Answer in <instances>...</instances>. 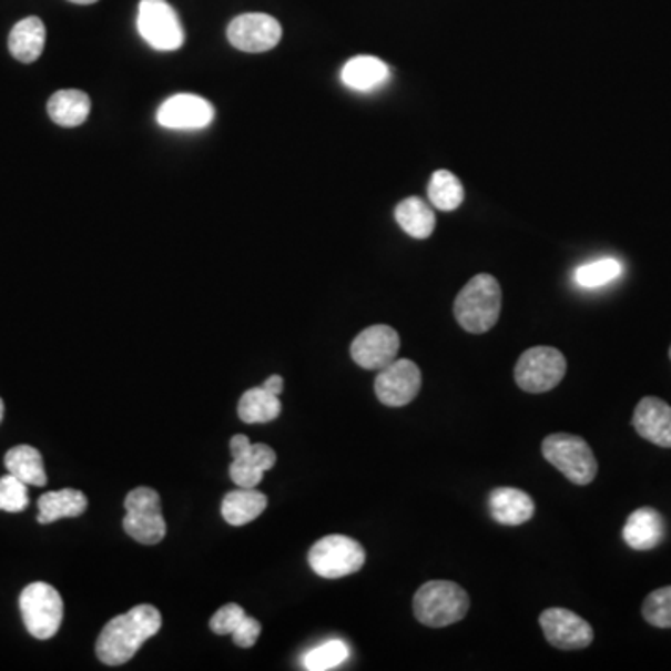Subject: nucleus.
<instances>
[{
    "label": "nucleus",
    "mask_w": 671,
    "mask_h": 671,
    "mask_svg": "<svg viewBox=\"0 0 671 671\" xmlns=\"http://www.w3.org/2000/svg\"><path fill=\"white\" fill-rule=\"evenodd\" d=\"M427 194H429L431 204L440 211L457 210L465 200V189H462L461 180L448 170H437L431 175Z\"/></svg>",
    "instance_id": "obj_26"
},
{
    "label": "nucleus",
    "mask_w": 671,
    "mask_h": 671,
    "mask_svg": "<svg viewBox=\"0 0 671 671\" xmlns=\"http://www.w3.org/2000/svg\"><path fill=\"white\" fill-rule=\"evenodd\" d=\"M45 38H48V32L40 18L21 19L10 32L8 48H10L13 59L23 64H32L43 53Z\"/></svg>",
    "instance_id": "obj_18"
},
{
    "label": "nucleus",
    "mask_w": 671,
    "mask_h": 671,
    "mask_svg": "<svg viewBox=\"0 0 671 671\" xmlns=\"http://www.w3.org/2000/svg\"><path fill=\"white\" fill-rule=\"evenodd\" d=\"M349 657V649L342 640H331L325 642L319 648L312 649L304 654V670L308 671H328L344 664Z\"/></svg>",
    "instance_id": "obj_27"
},
{
    "label": "nucleus",
    "mask_w": 671,
    "mask_h": 671,
    "mask_svg": "<svg viewBox=\"0 0 671 671\" xmlns=\"http://www.w3.org/2000/svg\"><path fill=\"white\" fill-rule=\"evenodd\" d=\"M262 386L265 390L271 392V394L281 396L282 390H284V379H282L281 375H271Z\"/></svg>",
    "instance_id": "obj_36"
},
{
    "label": "nucleus",
    "mask_w": 671,
    "mask_h": 671,
    "mask_svg": "<svg viewBox=\"0 0 671 671\" xmlns=\"http://www.w3.org/2000/svg\"><path fill=\"white\" fill-rule=\"evenodd\" d=\"M136 29L155 51H175L185 41L182 21L166 0H141Z\"/></svg>",
    "instance_id": "obj_9"
},
{
    "label": "nucleus",
    "mask_w": 671,
    "mask_h": 671,
    "mask_svg": "<svg viewBox=\"0 0 671 671\" xmlns=\"http://www.w3.org/2000/svg\"><path fill=\"white\" fill-rule=\"evenodd\" d=\"M312 571L323 578H344L363 569L366 550L363 545L347 536L323 537L308 555Z\"/></svg>",
    "instance_id": "obj_8"
},
{
    "label": "nucleus",
    "mask_w": 671,
    "mask_h": 671,
    "mask_svg": "<svg viewBox=\"0 0 671 671\" xmlns=\"http://www.w3.org/2000/svg\"><path fill=\"white\" fill-rule=\"evenodd\" d=\"M235 461L246 462L262 472H267L275 467L276 454L267 444H251L248 450L235 457Z\"/></svg>",
    "instance_id": "obj_32"
},
{
    "label": "nucleus",
    "mask_w": 671,
    "mask_h": 671,
    "mask_svg": "<svg viewBox=\"0 0 671 671\" xmlns=\"http://www.w3.org/2000/svg\"><path fill=\"white\" fill-rule=\"evenodd\" d=\"M664 537V520L653 508H640L631 514L623 528L624 543L634 550H651Z\"/></svg>",
    "instance_id": "obj_17"
},
{
    "label": "nucleus",
    "mask_w": 671,
    "mask_h": 671,
    "mask_svg": "<svg viewBox=\"0 0 671 671\" xmlns=\"http://www.w3.org/2000/svg\"><path fill=\"white\" fill-rule=\"evenodd\" d=\"M267 497L256 489H243L228 492L222 500V517L232 526H245L256 520L267 509Z\"/></svg>",
    "instance_id": "obj_21"
},
{
    "label": "nucleus",
    "mask_w": 671,
    "mask_h": 671,
    "mask_svg": "<svg viewBox=\"0 0 671 671\" xmlns=\"http://www.w3.org/2000/svg\"><path fill=\"white\" fill-rule=\"evenodd\" d=\"M632 426L649 443L660 448H671V407L659 397H643L638 403Z\"/></svg>",
    "instance_id": "obj_15"
},
{
    "label": "nucleus",
    "mask_w": 671,
    "mask_h": 671,
    "mask_svg": "<svg viewBox=\"0 0 671 671\" xmlns=\"http://www.w3.org/2000/svg\"><path fill=\"white\" fill-rule=\"evenodd\" d=\"M262 470L246 465V462L235 461L230 465V478L235 485H240L243 489H256L263 478Z\"/></svg>",
    "instance_id": "obj_33"
},
{
    "label": "nucleus",
    "mask_w": 671,
    "mask_h": 671,
    "mask_svg": "<svg viewBox=\"0 0 671 671\" xmlns=\"http://www.w3.org/2000/svg\"><path fill=\"white\" fill-rule=\"evenodd\" d=\"M502 309V289L497 278L476 275L462 287L454 304V314L467 333L485 334L495 327Z\"/></svg>",
    "instance_id": "obj_2"
},
{
    "label": "nucleus",
    "mask_w": 671,
    "mask_h": 671,
    "mask_svg": "<svg viewBox=\"0 0 671 671\" xmlns=\"http://www.w3.org/2000/svg\"><path fill=\"white\" fill-rule=\"evenodd\" d=\"M670 358H671V347H670Z\"/></svg>",
    "instance_id": "obj_39"
},
{
    "label": "nucleus",
    "mask_w": 671,
    "mask_h": 671,
    "mask_svg": "<svg viewBox=\"0 0 671 671\" xmlns=\"http://www.w3.org/2000/svg\"><path fill=\"white\" fill-rule=\"evenodd\" d=\"M73 4H81V7H88V4H95L98 0H70Z\"/></svg>",
    "instance_id": "obj_37"
},
{
    "label": "nucleus",
    "mask_w": 671,
    "mask_h": 671,
    "mask_svg": "<svg viewBox=\"0 0 671 671\" xmlns=\"http://www.w3.org/2000/svg\"><path fill=\"white\" fill-rule=\"evenodd\" d=\"M415 616L421 624L440 629L459 623L467 616L470 599L461 586L450 580H431L416 591Z\"/></svg>",
    "instance_id": "obj_3"
},
{
    "label": "nucleus",
    "mask_w": 671,
    "mask_h": 671,
    "mask_svg": "<svg viewBox=\"0 0 671 671\" xmlns=\"http://www.w3.org/2000/svg\"><path fill=\"white\" fill-rule=\"evenodd\" d=\"M643 619L659 629H671V586L651 591L642 607Z\"/></svg>",
    "instance_id": "obj_29"
},
{
    "label": "nucleus",
    "mask_w": 671,
    "mask_h": 671,
    "mask_svg": "<svg viewBox=\"0 0 671 671\" xmlns=\"http://www.w3.org/2000/svg\"><path fill=\"white\" fill-rule=\"evenodd\" d=\"M38 522L40 525H51L60 519H73L81 517L88 509V498L82 490L62 489L45 492L38 500Z\"/></svg>",
    "instance_id": "obj_19"
},
{
    "label": "nucleus",
    "mask_w": 671,
    "mask_h": 671,
    "mask_svg": "<svg viewBox=\"0 0 671 671\" xmlns=\"http://www.w3.org/2000/svg\"><path fill=\"white\" fill-rule=\"evenodd\" d=\"M163 627V618L152 604H139L128 613L112 618L101 631L95 653L103 664L120 665L133 659L142 643L155 637Z\"/></svg>",
    "instance_id": "obj_1"
},
{
    "label": "nucleus",
    "mask_w": 671,
    "mask_h": 671,
    "mask_svg": "<svg viewBox=\"0 0 671 671\" xmlns=\"http://www.w3.org/2000/svg\"><path fill=\"white\" fill-rule=\"evenodd\" d=\"M489 508L492 519L498 525L520 526L536 514V504L525 490L515 487H498L489 497Z\"/></svg>",
    "instance_id": "obj_16"
},
{
    "label": "nucleus",
    "mask_w": 671,
    "mask_h": 671,
    "mask_svg": "<svg viewBox=\"0 0 671 671\" xmlns=\"http://www.w3.org/2000/svg\"><path fill=\"white\" fill-rule=\"evenodd\" d=\"M621 271H623V267H621L618 260L604 257L599 262H591L578 267L575 278H577L580 286L593 289V287L607 286L608 282L616 281L621 275Z\"/></svg>",
    "instance_id": "obj_28"
},
{
    "label": "nucleus",
    "mask_w": 671,
    "mask_h": 671,
    "mask_svg": "<svg viewBox=\"0 0 671 671\" xmlns=\"http://www.w3.org/2000/svg\"><path fill=\"white\" fill-rule=\"evenodd\" d=\"M2 418H4V403L0 399V421H2Z\"/></svg>",
    "instance_id": "obj_38"
},
{
    "label": "nucleus",
    "mask_w": 671,
    "mask_h": 671,
    "mask_svg": "<svg viewBox=\"0 0 671 671\" xmlns=\"http://www.w3.org/2000/svg\"><path fill=\"white\" fill-rule=\"evenodd\" d=\"M282 413V403L278 396L256 386L241 396L240 418L245 424H268L276 420Z\"/></svg>",
    "instance_id": "obj_25"
},
{
    "label": "nucleus",
    "mask_w": 671,
    "mask_h": 671,
    "mask_svg": "<svg viewBox=\"0 0 671 671\" xmlns=\"http://www.w3.org/2000/svg\"><path fill=\"white\" fill-rule=\"evenodd\" d=\"M29 485L12 474L0 478V511L7 514H21L29 508Z\"/></svg>",
    "instance_id": "obj_30"
},
{
    "label": "nucleus",
    "mask_w": 671,
    "mask_h": 671,
    "mask_svg": "<svg viewBox=\"0 0 671 671\" xmlns=\"http://www.w3.org/2000/svg\"><path fill=\"white\" fill-rule=\"evenodd\" d=\"M567 374L566 356L556 347H531L525 350L515 366V380L520 390L545 394L560 385Z\"/></svg>",
    "instance_id": "obj_7"
},
{
    "label": "nucleus",
    "mask_w": 671,
    "mask_h": 671,
    "mask_svg": "<svg viewBox=\"0 0 671 671\" xmlns=\"http://www.w3.org/2000/svg\"><path fill=\"white\" fill-rule=\"evenodd\" d=\"M246 613L240 604H224V607L216 610L215 616L211 618L210 627L211 631L218 634V637H226L237 629V624L241 623V619L245 618Z\"/></svg>",
    "instance_id": "obj_31"
},
{
    "label": "nucleus",
    "mask_w": 671,
    "mask_h": 671,
    "mask_svg": "<svg viewBox=\"0 0 671 671\" xmlns=\"http://www.w3.org/2000/svg\"><path fill=\"white\" fill-rule=\"evenodd\" d=\"M396 221L403 232L415 240H427L435 232L437 224L431 207L418 196H410L397 204Z\"/></svg>",
    "instance_id": "obj_23"
},
{
    "label": "nucleus",
    "mask_w": 671,
    "mask_h": 671,
    "mask_svg": "<svg viewBox=\"0 0 671 671\" xmlns=\"http://www.w3.org/2000/svg\"><path fill=\"white\" fill-rule=\"evenodd\" d=\"M541 451L545 459L572 484L590 485L596 479L599 465L584 438L556 433L545 438Z\"/></svg>",
    "instance_id": "obj_4"
},
{
    "label": "nucleus",
    "mask_w": 671,
    "mask_h": 671,
    "mask_svg": "<svg viewBox=\"0 0 671 671\" xmlns=\"http://www.w3.org/2000/svg\"><path fill=\"white\" fill-rule=\"evenodd\" d=\"M539 624L552 648L577 651L593 642V629L586 619L567 608H549L539 616Z\"/></svg>",
    "instance_id": "obj_12"
},
{
    "label": "nucleus",
    "mask_w": 671,
    "mask_h": 671,
    "mask_svg": "<svg viewBox=\"0 0 671 671\" xmlns=\"http://www.w3.org/2000/svg\"><path fill=\"white\" fill-rule=\"evenodd\" d=\"M399 334L388 325H374L356 336L350 344V356L360 368L383 369L396 360Z\"/></svg>",
    "instance_id": "obj_13"
},
{
    "label": "nucleus",
    "mask_w": 671,
    "mask_h": 671,
    "mask_svg": "<svg viewBox=\"0 0 671 671\" xmlns=\"http://www.w3.org/2000/svg\"><path fill=\"white\" fill-rule=\"evenodd\" d=\"M215 109L210 101L194 94L172 95L157 112L159 125L177 131L204 129L213 122Z\"/></svg>",
    "instance_id": "obj_14"
},
{
    "label": "nucleus",
    "mask_w": 671,
    "mask_h": 671,
    "mask_svg": "<svg viewBox=\"0 0 671 671\" xmlns=\"http://www.w3.org/2000/svg\"><path fill=\"white\" fill-rule=\"evenodd\" d=\"M123 530L142 545H157L166 536V522L161 514V497L152 487H136L125 497Z\"/></svg>",
    "instance_id": "obj_6"
},
{
    "label": "nucleus",
    "mask_w": 671,
    "mask_h": 671,
    "mask_svg": "<svg viewBox=\"0 0 671 671\" xmlns=\"http://www.w3.org/2000/svg\"><path fill=\"white\" fill-rule=\"evenodd\" d=\"M421 388V372L413 360L401 358L380 369L375 379V394L386 407L409 405Z\"/></svg>",
    "instance_id": "obj_10"
},
{
    "label": "nucleus",
    "mask_w": 671,
    "mask_h": 671,
    "mask_svg": "<svg viewBox=\"0 0 671 671\" xmlns=\"http://www.w3.org/2000/svg\"><path fill=\"white\" fill-rule=\"evenodd\" d=\"M282 40V27L267 13H245L228 27V41L243 53H267Z\"/></svg>",
    "instance_id": "obj_11"
},
{
    "label": "nucleus",
    "mask_w": 671,
    "mask_h": 671,
    "mask_svg": "<svg viewBox=\"0 0 671 671\" xmlns=\"http://www.w3.org/2000/svg\"><path fill=\"white\" fill-rule=\"evenodd\" d=\"M390 75L388 65L375 57H355L342 70V82L355 92H372L385 84Z\"/></svg>",
    "instance_id": "obj_20"
},
{
    "label": "nucleus",
    "mask_w": 671,
    "mask_h": 671,
    "mask_svg": "<svg viewBox=\"0 0 671 671\" xmlns=\"http://www.w3.org/2000/svg\"><path fill=\"white\" fill-rule=\"evenodd\" d=\"M260 634H262V624H260V621L245 616V618L241 619V623L237 624V629L232 632V638H234L235 645L248 649L257 642Z\"/></svg>",
    "instance_id": "obj_34"
},
{
    "label": "nucleus",
    "mask_w": 671,
    "mask_h": 671,
    "mask_svg": "<svg viewBox=\"0 0 671 671\" xmlns=\"http://www.w3.org/2000/svg\"><path fill=\"white\" fill-rule=\"evenodd\" d=\"M251 440L245 435H235L232 438V443H230V450H232V456L240 457L243 451L248 450V446H251Z\"/></svg>",
    "instance_id": "obj_35"
},
{
    "label": "nucleus",
    "mask_w": 671,
    "mask_h": 671,
    "mask_svg": "<svg viewBox=\"0 0 671 671\" xmlns=\"http://www.w3.org/2000/svg\"><path fill=\"white\" fill-rule=\"evenodd\" d=\"M24 627L38 640H49L59 632L64 618V602L59 591L45 582L27 586L19 597Z\"/></svg>",
    "instance_id": "obj_5"
},
{
    "label": "nucleus",
    "mask_w": 671,
    "mask_h": 671,
    "mask_svg": "<svg viewBox=\"0 0 671 671\" xmlns=\"http://www.w3.org/2000/svg\"><path fill=\"white\" fill-rule=\"evenodd\" d=\"M92 101L81 90H60L51 95L48 112L60 128H79L90 116Z\"/></svg>",
    "instance_id": "obj_22"
},
{
    "label": "nucleus",
    "mask_w": 671,
    "mask_h": 671,
    "mask_svg": "<svg viewBox=\"0 0 671 671\" xmlns=\"http://www.w3.org/2000/svg\"><path fill=\"white\" fill-rule=\"evenodd\" d=\"M4 465H7L8 474L21 479L23 484L34 485V487H43L48 484V474L43 468L41 454L32 446L21 444V446L12 448L4 457Z\"/></svg>",
    "instance_id": "obj_24"
}]
</instances>
